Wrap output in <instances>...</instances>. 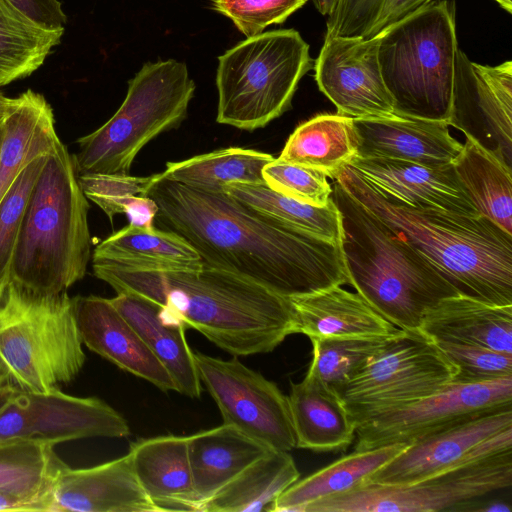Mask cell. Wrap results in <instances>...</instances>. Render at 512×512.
Instances as JSON below:
<instances>
[{
    "mask_svg": "<svg viewBox=\"0 0 512 512\" xmlns=\"http://www.w3.org/2000/svg\"><path fill=\"white\" fill-rule=\"evenodd\" d=\"M449 126L512 170V62H472L457 51Z\"/></svg>",
    "mask_w": 512,
    "mask_h": 512,
    "instance_id": "16",
    "label": "cell"
},
{
    "mask_svg": "<svg viewBox=\"0 0 512 512\" xmlns=\"http://www.w3.org/2000/svg\"><path fill=\"white\" fill-rule=\"evenodd\" d=\"M13 103V98H7L0 93V126L3 124Z\"/></svg>",
    "mask_w": 512,
    "mask_h": 512,
    "instance_id": "50",
    "label": "cell"
},
{
    "mask_svg": "<svg viewBox=\"0 0 512 512\" xmlns=\"http://www.w3.org/2000/svg\"><path fill=\"white\" fill-rule=\"evenodd\" d=\"M434 341L456 369L453 382L477 383L512 377V354L479 345Z\"/></svg>",
    "mask_w": 512,
    "mask_h": 512,
    "instance_id": "41",
    "label": "cell"
},
{
    "mask_svg": "<svg viewBox=\"0 0 512 512\" xmlns=\"http://www.w3.org/2000/svg\"><path fill=\"white\" fill-rule=\"evenodd\" d=\"M293 308L297 333L311 338H380L395 328L357 292L341 286L288 298Z\"/></svg>",
    "mask_w": 512,
    "mask_h": 512,
    "instance_id": "23",
    "label": "cell"
},
{
    "mask_svg": "<svg viewBox=\"0 0 512 512\" xmlns=\"http://www.w3.org/2000/svg\"><path fill=\"white\" fill-rule=\"evenodd\" d=\"M2 136H3V124L0 126V146L2 142Z\"/></svg>",
    "mask_w": 512,
    "mask_h": 512,
    "instance_id": "53",
    "label": "cell"
},
{
    "mask_svg": "<svg viewBox=\"0 0 512 512\" xmlns=\"http://www.w3.org/2000/svg\"><path fill=\"white\" fill-rule=\"evenodd\" d=\"M36 24L51 30H64L67 17L58 0H6Z\"/></svg>",
    "mask_w": 512,
    "mask_h": 512,
    "instance_id": "45",
    "label": "cell"
},
{
    "mask_svg": "<svg viewBox=\"0 0 512 512\" xmlns=\"http://www.w3.org/2000/svg\"><path fill=\"white\" fill-rule=\"evenodd\" d=\"M63 33L36 24L0 0V87L36 71Z\"/></svg>",
    "mask_w": 512,
    "mask_h": 512,
    "instance_id": "36",
    "label": "cell"
},
{
    "mask_svg": "<svg viewBox=\"0 0 512 512\" xmlns=\"http://www.w3.org/2000/svg\"><path fill=\"white\" fill-rule=\"evenodd\" d=\"M296 447L315 452L346 449L355 439L356 426L341 396L307 372L292 383L288 396Z\"/></svg>",
    "mask_w": 512,
    "mask_h": 512,
    "instance_id": "24",
    "label": "cell"
},
{
    "mask_svg": "<svg viewBox=\"0 0 512 512\" xmlns=\"http://www.w3.org/2000/svg\"><path fill=\"white\" fill-rule=\"evenodd\" d=\"M85 359L73 298L9 282L0 297V368L9 382L36 393L60 389Z\"/></svg>",
    "mask_w": 512,
    "mask_h": 512,
    "instance_id": "7",
    "label": "cell"
},
{
    "mask_svg": "<svg viewBox=\"0 0 512 512\" xmlns=\"http://www.w3.org/2000/svg\"><path fill=\"white\" fill-rule=\"evenodd\" d=\"M432 0H338L325 37L370 39Z\"/></svg>",
    "mask_w": 512,
    "mask_h": 512,
    "instance_id": "38",
    "label": "cell"
},
{
    "mask_svg": "<svg viewBox=\"0 0 512 512\" xmlns=\"http://www.w3.org/2000/svg\"><path fill=\"white\" fill-rule=\"evenodd\" d=\"M511 450L512 407H507L409 442L366 482L412 484Z\"/></svg>",
    "mask_w": 512,
    "mask_h": 512,
    "instance_id": "15",
    "label": "cell"
},
{
    "mask_svg": "<svg viewBox=\"0 0 512 512\" xmlns=\"http://www.w3.org/2000/svg\"><path fill=\"white\" fill-rule=\"evenodd\" d=\"M512 484V450L406 485L363 482L308 504L303 512H436Z\"/></svg>",
    "mask_w": 512,
    "mask_h": 512,
    "instance_id": "11",
    "label": "cell"
},
{
    "mask_svg": "<svg viewBox=\"0 0 512 512\" xmlns=\"http://www.w3.org/2000/svg\"><path fill=\"white\" fill-rule=\"evenodd\" d=\"M92 266L95 276L117 294L150 300L164 321L200 332L234 357L269 353L297 333L288 298L224 270L205 265L197 271Z\"/></svg>",
    "mask_w": 512,
    "mask_h": 512,
    "instance_id": "2",
    "label": "cell"
},
{
    "mask_svg": "<svg viewBox=\"0 0 512 512\" xmlns=\"http://www.w3.org/2000/svg\"><path fill=\"white\" fill-rule=\"evenodd\" d=\"M187 65L175 59L145 63L124 101L94 132L78 139L76 172L127 175L140 150L186 118L195 93Z\"/></svg>",
    "mask_w": 512,
    "mask_h": 512,
    "instance_id": "8",
    "label": "cell"
},
{
    "mask_svg": "<svg viewBox=\"0 0 512 512\" xmlns=\"http://www.w3.org/2000/svg\"><path fill=\"white\" fill-rule=\"evenodd\" d=\"M507 407H512V377L477 383L451 382L418 401L358 426L355 450L409 443Z\"/></svg>",
    "mask_w": 512,
    "mask_h": 512,
    "instance_id": "14",
    "label": "cell"
},
{
    "mask_svg": "<svg viewBox=\"0 0 512 512\" xmlns=\"http://www.w3.org/2000/svg\"><path fill=\"white\" fill-rule=\"evenodd\" d=\"M348 165L380 192L403 204L480 215L464 191L453 164L428 167L396 159L354 156Z\"/></svg>",
    "mask_w": 512,
    "mask_h": 512,
    "instance_id": "20",
    "label": "cell"
},
{
    "mask_svg": "<svg viewBox=\"0 0 512 512\" xmlns=\"http://www.w3.org/2000/svg\"><path fill=\"white\" fill-rule=\"evenodd\" d=\"M130 434L126 419L97 397L71 396L60 389L29 392L11 383L0 396V440L36 439L56 445Z\"/></svg>",
    "mask_w": 512,
    "mask_h": 512,
    "instance_id": "12",
    "label": "cell"
},
{
    "mask_svg": "<svg viewBox=\"0 0 512 512\" xmlns=\"http://www.w3.org/2000/svg\"><path fill=\"white\" fill-rule=\"evenodd\" d=\"M273 449L222 424L188 437V455L198 511L204 502Z\"/></svg>",
    "mask_w": 512,
    "mask_h": 512,
    "instance_id": "26",
    "label": "cell"
},
{
    "mask_svg": "<svg viewBox=\"0 0 512 512\" xmlns=\"http://www.w3.org/2000/svg\"><path fill=\"white\" fill-rule=\"evenodd\" d=\"M420 330L433 340L487 347L512 354V305L456 295L427 311Z\"/></svg>",
    "mask_w": 512,
    "mask_h": 512,
    "instance_id": "25",
    "label": "cell"
},
{
    "mask_svg": "<svg viewBox=\"0 0 512 512\" xmlns=\"http://www.w3.org/2000/svg\"><path fill=\"white\" fill-rule=\"evenodd\" d=\"M333 179L426 258L460 295L512 305V235L490 219L403 204L348 164Z\"/></svg>",
    "mask_w": 512,
    "mask_h": 512,
    "instance_id": "3",
    "label": "cell"
},
{
    "mask_svg": "<svg viewBox=\"0 0 512 512\" xmlns=\"http://www.w3.org/2000/svg\"><path fill=\"white\" fill-rule=\"evenodd\" d=\"M200 381L217 404L223 423L273 450L296 447L288 396L237 358L194 352Z\"/></svg>",
    "mask_w": 512,
    "mask_h": 512,
    "instance_id": "13",
    "label": "cell"
},
{
    "mask_svg": "<svg viewBox=\"0 0 512 512\" xmlns=\"http://www.w3.org/2000/svg\"><path fill=\"white\" fill-rule=\"evenodd\" d=\"M110 300L170 373L177 386V392L190 398H199L202 383L194 351L191 350L185 336L186 327L164 321L159 307L141 296L119 293Z\"/></svg>",
    "mask_w": 512,
    "mask_h": 512,
    "instance_id": "28",
    "label": "cell"
},
{
    "mask_svg": "<svg viewBox=\"0 0 512 512\" xmlns=\"http://www.w3.org/2000/svg\"><path fill=\"white\" fill-rule=\"evenodd\" d=\"M473 511L481 512H510L511 508L508 504L502 501H493L484 504L482 507H476Z\"/></svg>",
    "mask_w": 512,
    "mask_h": 512,
    "instance_id": "49",
    "label": "cell"
},
{
    "mask_svg": "<svg viewBox=\"0 0 512 512\" xmlns=\"http://www.w3.org/2000/svg\"><path fill=\"white\" fill-rule=\"evenodd\" d=\"M132 466L142 489L163 511H198L188 437L158 436L130 445Z\"/></svg>",
    "mask_w": 512,
    "mask_h": 512,
    "instance_id": "22",
    "label": "cell"
},
{
    "mask_svg": "<svg viewBox=\"0 0 512 512\" xmlns=\"http://www.w3.org/2000/svg\"><path fill=\"white\" fill-rule=\"evenodd\" d=\"M387 337L311 338L312 360L307 372L339 394Z\"/></svg>",
    "mask_w": 512,
    "mask_h": 512,
    "instance_id": "39",
    "label": "cell"
},
{
    "mask_svg": "<svg viewBox=\"0 0 512 512\" xmlns=\"http://www.w3.org/2000/svg\"><path fill=\"white\" fill-rule=\"evenodd\" d=\"M408 443L354 450L288 487L273 503V512H303L310 503L349 491L400 453Z\"/></svg>",
    "mask_w": 512,
    "mask_h": 512,
    "instance_id": "30",
    "label": "cell"
},
{
    "mask_svg": "<svg viewBox=\"0 0 512 512\" xmlns=\"http://www.w3.org/2000/svg\"><path fill=\"white\" fill-rule=\"evenodd\" d=\"M356 153L353 118L321 114L294 130L278 159L318 170L334 178Z\"/></svg>",
    "mask_w": 512,
    "mask_h": 512,
    "instance_id": "32",
    "label": "cell"
},
{
    "mask_svg": "<svg viewBox=\"0 0 512 512\" xmlns=\"http://www.w3.org/2000/svg\"><path fill=\"white\" fill-rule=\"evenodd\" d=\"M88 209L73 156L59 141L48 153L30 192L10 282L54 295L81 280L90 259Z\"/></svg>",
    "mask_w": 512,
    "mask_h": 512,
    "instance_id": "5",
    "label": "cell"
},
{
    "mask_svg": "<svg viewBox=\"0 0 512 512\" xmlns=\"http://www.w3.org/2000/svg\"><path fill=\"white\" fill-rule=\"evenodd\" d=\"M157 213V204L145 195L133 196L124 210L130 225L146 230L154 228L153 222Z\"/></svg>",
    "mask_w": 512,
    "mask_h": 512,
    "instance_id": "46",
    "label": "cell"
},
{
    "mask_svg": "<svg viewBox=\"0 0 512 512\" xmlns=\"http://www.w3.org/2000/svg\"><path fill=\"white\" fill-rule=\"evenodd\" d=\"M358 157L389 158L428 167L453 164L463 144L444 120L392 114L353 118Z\"/></svg>",
    "mask_w": 512,
    "mask_h": 512,
    "instance_id": "19",
    "label": "cell"
},
{
    "mask_svg": "<svg viewBox=\"0 0 512 512\" xmlns=\"http://www.w3.org/2000/svg\"><path fill=\"white\" fill-rule=\"evenodd\" d=\"M453 166L478 213L512 235V170L467 138Z\"/></svg>",
    "mask_w": 512,
    "mask_h": 512,
    "instance_id": "34",
    "label": "cell"
},
{
    "mask_svg": "<svg viewBox=\"0 0 512 512\" xmlns=\"http://www.w3.org/2000/svg\"><path fill=\"white\" fill-rule=\"evenodd\" d=\"M377 36L394 114L447 121L459 50L454 2L432 0Z\"/></svg>",
    "mask_w": 512,
    "mask_h": 512,
    "instance_id": "6",
    "label": "cell"
},
{
    "mask_svg": "<svg viewBox=\"0 0 512 512\" xmlns=\"http://www.w3.org/2000/svg\"><path fill=\"white\" fill-rule=\"evenodd\" d=\"M9 383L10 382H9L7 376L5 375L3 370L0 368V396L2 395V393L4 392V390L6 389V387Z\"/></svg>",
    "mask_w": 512,
    "mask_h": 512,
    "instance_id": "51",
    "label": "cell"
},
{
    "mask_svg": "<svg viewBox=\"0 0 512 512\" xmlns=\"http://www.w3.org/2000/svg\"><path fill=\"white\" fill-rule=\"evenodd\" d=\"M51 106L42 94L27 90L13 103L3 122L0 146V201L34 158L59 142Z\"/></svg>",
    "mask_w": 512,
    "mask_h": 512,
    "instance_id": "29",
    "label": "cell"
},
{
    "mask_svg": "<svg viewBox=\"0 0 512 512\" xmlns=\"http://www.w3.org/2000/svg\"><path fill=\"white\" fill-rule=\"evenodd\" d=\"M332 199L342 226L345 269L356 292L398 329H420L427 311L460 295L413 247L353 198L336 180Z\"/></svg>",
    "mask_w": 512,
    "mask_h": 512,
    "instance_id": "4",
    "label": "cell"
},
{
    "mask_svg": "<svg viewBox=\"0 0 512 512\" xmlns=\"http://www.w3.org/2000/svg\"><path fill=\"white\" fill-rule=\"evenodd\" d=\"M314 69L319 90L336 106L337 114L351 118L394 114L378 62V36L325 37Z\"/></svg>",
    "mask_w": 512,
    "mask_h": 512,
    "instance_id": "17",
    "label": "cell"
},
{
    "mask_svg": "<svg viewBox=\"0 0 512 512\" xmlns=\"http://www.w3.org/2000/svg\"><path fill=\"white\" fill-rule=\"evenodd\" d=\"M41 440H0V491L43 502L52 512V490L67 465Z\"/></svg>",
    "mask_w": 512,
    "mask_h": 512,
    "instance_id": "33",
    "label": "cell"
},
{
    "mask_svg": "<svg viewBox=\"0 0 512 512\" xmlns=\"http://www.w3.org/2000/svg\"><path fill=\"white\" fill-rule=\"evenodd\" d=\"M149 177L120 174L79 175L80 186L87 199L98 205L112 222L117 214H124L133 196L144 195L151 181Z\"/></svg>",
    "mask_w": 512,
    "mask_h": 512,
    "instance_id": "44",
    "label": "cell"
},
{
    "mask_svg": "<svg viewBox=\"0 0 512 512\" xmlns=\"http://www.w3.org/2000/svg\"><path fill=\"white\" fill-rule=\"evenodd\" d=\"M315 8L323 16H332L337 6L338 0H312Z\"/></svg>",
    "mask_w": 512,
    "mask_h": 512,
    "instance_id": "48",
    "label": "cell"
},
{
    "mask_svg": "<svg viewBox=\"0 0 512 512\" xmlns=\"http://www.w3.org/2000/svg\"><path fill=\"white\" fill-rule=\"evenodd\" d=\"M311 68L309 45L295 29L246 38L218 57L216 121L247 131L265 127L291 108Z\"/></svg>",
    "mask_w": 512,
    "mask_h": 512,
    "instance_id": "9",
    "label": "cell"
},
{
    "mask_svg": "<svg viewBox=\"0 0 512 512\" xmlns=\"http://www.w3.org/2000/svg\"><path fill=\"white\" fill-rule=\"evenodd\" d=\"M155 220L185 238L203 265L290 298L349 284L341 244L271 218L224 191L152 175Z\"/></svg>",
    "mask_w": 512,
    "mask_h": 512,
    "instance_id": "1",
    "label": "cell"
},
{
    "mask_svg": "<svg viewBox=\"0 0 512 512\" xmlns=\"http://www.w3.org/2000/svg\"><path fill=\"white\" fill-rule=\"evenodd\" d=\"M2 511L48 512V507L43 502L0 491V512Z\"/></svg>",
    "mask_w": 512,
    "mask_h": 512,
    "instance_id": "47",
    "label": "cell"
},
{
    "mask_svg": "<svg viewBox=\"0 0 512 512\" xmlns=\"http://www.w3.org/2000/svg\"><path fill=\"white\" fill-rule=\"evenodd\" d=\"M504 10L512 13V0H495Z\"/></svg>",
    "mask_w": 512,
    "mask_h": 512,
    "instance_id": "52",
    "label": "cell"
},
{
    "mask_svg": "<svg viewBox=\"0 0 512 512\" xmlns=\"http://www.w3.org/2000/svg\"><path fill=\"white\" fill-rule=\"evenodd\" d=\"M223 191L271 218L341 244V217L333 199L314 206L282 195L265 183H229Z\"/></svg>",
    "mask_w": 512,
    "mask_h": 512,
    "instance_id": "37",
    "label": "cell"
},
{
    "mask_svg": "<svg viewBox=\"0 0 512 512\" xmlns=\"http://www.w3.org/2000/svg\"><path fill=\"white\" fill-rule=\"evenodd\" d=\"M274 157L241 147L218 149L186 160L167 162L160 177L206 191H223L229 183H265L262 170Z\"/></svg>",
    "mask_w": 512,
    "mask_h": 512,
    "instance_id": "35",
    "label": "cell"
},
{
    "mask_svg": "<svg viewBox=\"0 0 512 512\" xmlns=\"http://www.w3.org/2000/svg\"><path fill=\"white\" fill-rule=\"evenodd\" d=\"M265 184L297 201L326 206L332 201V186L318 170L273 159L262 170Z\"/></svg>",
    "mask_w": 512,
    "mask_h": 512,
    "instance_id": "42",
    "label": "cell"
},
{
    "mask_svg": "<svg viewBox=\"0 0 512 512\" xmlns=\"http://www.w3.org/2000/svg\"><path fill=\"white\" fill-rule=\"evenodd\" d=\"M92 264L127 270L197 271L203 262L182 236L128 224L99 243Z\"/></svg>",
    "mask_w": 512,
    "mask_h": 512,
    "instance_id": "27",
    "label": "cell"
},
{
    "mask_svg": "<svg viewBox=\"0 0 512 512\" xmlns=\"http://www.w3.org/2000/svg\"><path fill=\"white\" fill-rule=\"evenodd\" d=\"M52 500V512H161L138 482L129 453L88 468L66 465Z\"/></svg>",
    "mask_w": 512,
    "mask_h": 512,
    "instance_id": "21",
    "label": "cell"
},
{
    "mask_svg": "<svg viewBox=\"0 0 512 512\" xmlns=\"http://www.w3.org/2000/svg\"><path fill=\"white\" fill-rule=\"evenodd\" d=\"M48 154L29 162L0 201V297L10 282V270L30 192Z\"/></svg>",
    "mask_w": 512,
    "mask_h": 512,
    "instance_id": "40",
    "label": "cell"
},
{
    "mask_svg": "<svg viewBox=\"0 0 512 512\" xmlns=\"http://www.w3.org/2000/svg\"><path fill=\"white\" fill-rule=\"evenodd\" d=\"M73 301L83 345L162 391L177 392L170 373L110 299L89 295L73 297Z\"/></svg>",
    "mask_w": 512,
    "mask_h": 512,
    "instance_id": "18",
    "label": "cell"
},
{
    "mask_svg": "<svg viewBox=\"0 0 512 512\" xmlns=\"http://www.w3.org/2000/svg\"><path fill=\"white\" fill-rule=\"evenodd\" d=\"M300 477L288 451L271 450L203 503L200 512L270 511Z\"/></svg>",
    "mask_w": 512,
    "mask_h": 512,
    "instance_id": "31",
    "label": "cell"
},
{
    "mask_svg": "<svg viewBox=\"0 0 512 512\" xmlns=\"http://www.w3.org/2000/svg\"><path fill=\"white\" fill-rule=\"evenodd\" d=\"M212 8L228 17L247 38L281 24L307 0H211Z\"/></svg>",
    "mask_w": 512,
    "mask_h": 512,
    "instance_id": "43",
    "label": "cell"
},
{
    "mask_svg": "<svg viewBox=\"0 0 512 512\" xmlns=\"http://www.w3.org/2000/svg\"><path fill=\"white\" fill-rule=\"evenodd\" d=\"M456 369L420 329H397L342 387L356 428L453 382Z\"/></svg>",
    "mask_w": 512,
    "mask_h": 512,
    "instance_id": "10",
    "label": "cell"
}]
</instances>
